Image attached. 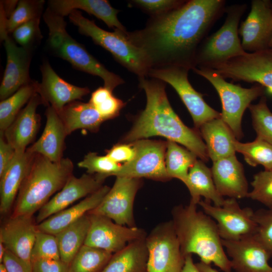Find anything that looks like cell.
I'll return each instance as SVG.
<instances>
[{
  "instance_id": "cell-1",
  "label": "cell",
  "mask_w": 272,
  "mask_h": 272,
  "mask_svg": "<svg viewBox=\"0 0 272 272\" xmlns=\"http://www.w3.org/2000/svg\"><path fill=\"white\" fill-rule=\"evenodd\" d=\"M224 0H189L153 16L140 30L126 32L145 53L151 69L169 65L195 67L197 50L215 22L225 13Z\"/></svg>"
},
{
  "instance_id": "cell-2",
  "label": "cell",
  "mask_w": 272,
  "mask_h": 272,
  "mask_svg": "<svg viewBox=\"0 0 272 272\" xmlns=\"http://www.w3.org/2000/svg\"><path fill=\"white\" fill-rule=\"evenodd\" d=\"M151 78H139L140 87L146 93V106L122 141L131 143L151 137H163L182 145L201 161L207 162V147L199 132L186 126L174 112L167 96L165 83Z\"/></svg>"
},
{
  "instance_id": "cell-3",
  "label": "cell",
  "mask_w": 272,
  "mask_h": 272,
  "mask_svg": "<svg viewBox=\"0 0 272 272\" xmlns=\"http://www.w3.org/2000/svg\"><path fill=\"white\" fill-rule=\"evenodd\" d=\"M190 201L175 206L171 220L183 255H197L200 261L212 263L224 272H231V260L222 243L216 222Z\"/></svg>"
},
{
  "instance_id": "cell-4",
  "label": "cell",
  "mask_w": 272,
  "mask_h": 272,
  "mask_svg": "<svg viewBox=\"0 0 272 272\" xmlns=\"http://www.w3.org/2000/svg\"><path fill=\"white\" fill-rule=\"evenodd\" d=\"M71 159L63 158L53 162L34 154L27 175L13 206L12 216H33L59 191L73 175Z\"/></svg>"
},
{
  "instance_id": "cell-5",
  "label": "cell",
  "mask_w": 272,
  "mask_h": 272,
  "mask_svg": "<svg viewBox=\"0 0 272 272\" xmlns=\"http://www.w3.org/2000/svg\"><path fill=\"white\" fill-rule=\"evenodd\" d=\"M43 17L49 30L48 45L55 55L80 71L99 77L104 82V86L112 91L124 83L121 77L108 71L69 35L63 17L47 8Z\"/></svg>"
},
{
  "instance_id": "cell-6",
  "label": "cell",
  "mask_w": 272,
  "mask_h": 272,
  "mask_svg": "<svg viewBox=\"0 0 272 272\" xmlns=\"http://www.w3.org/2000/svg\"><path fill=\"white\" fill-rule=\"evenodd\" d=\"M69 18L81 34L91 37L95 44L110 52L119 63L139 78L148 77L151 69L148 59L142 50L128 38L127 31H106L83 16L79 10L72 11Z\"/></svg>"
},
{
  "instance_id": "cell-7",
  "label": "cell",
  "mask_w": 272,
  "mask_h": 272,
  "mask_svg": "<svg viewBox=\"0 0 272 272\" xmlns=\"http://www.w3.org/2000/svg\"><path fill=\"white\" fill-rule=\"evenodd\" d=\"M246 9L245 4L226 7V17L222 26L200 45L196 54L195 67H211L246 53L238 32L239 22Z\"/></svg>"
},
{
  "instance_id": "cell-8",
  "label": "cell",
  "mask_w": 272,
  "mask_h": 272,
  "mask_svg": "<svg viewBox=\"0 0 272 272\" xmlns=\"http://www.w3.org/2000/svg\"><path fill=\"white\" fill-rule=\"evenodd\" d=\"M192 70L207 80L216 89L222 103V119L236 139H241L243 137L241 127L243 113L253 101L263 96L264 88L257 84L250 88H243L227 82L225 78L209 67H195Z\"/></svg>"
},
{
  "instance_id": "cell-9",
  "label": "cell",
  "mask_w": 272,
  "mask_h": 272,
  "mask_svg": "<svg viewBox=\"0 0 272 272\" xmlns=\"http://www.w3.org/2000/svg\"><path fill=\"white\" fill-rule=\"evenodd\" d=\"M190 68L181 65H169L150 70L148 77L171 85L178 94L193 119L195 128L212 119L221 117V113L210 106L203 95L196 91L188 79Z\"/></svg>"
},
{
  "instance_id": "cell-10",
  "label": "cell",
  "mask_w": 272,
  "mask_h": 272,
  "mask_svg": "<svg viewBox=\"0 0 272 272\" xmlns=\"http://www.w3.org/2000/svg\"><path fill=\"white\" fill-rule=\"evenodd\" d=\"M147 272H182V254L171 220L156 225L147 235Z\"/></svg>"
},
{
  "instance_id": "cell-11",
  "label": "cell",
  "mask_w": 272,
  "mask_h": 272,
  "mask_svg": "<svg viewBox=\"0 0 272 272\" xmlns=\"http://www.w3.org/2000/svg\"><path fill=\"white\" fill-rule=\"evenodd\" d=\"M203 212L214 219L222 239L239 240L255 236L257 225L250 208H241L236 198L225 199L222 206L200 199L198 203Z\"/></svg>"
},
{
  "instance_id": "cell-12",
  "label": "cell",
  "mask_w": 272,
  "mask_h": 272,
  "mask_svg": "<svg viewBox=\"0 0 272 272\" xmlns=\"http://www.w3.org/2000/svg\"><path fill=\"white\" fill-rule=\"evenodd\" d=\"M225 79L259 84L272 95V49L233 58L210 67Z\"/></svg>"
},
{
  "instance_id": "cell-13",
  "label": "cell",
  "mask_w": 272,
  "mask_h": 272,
  "mask_svg": "<svg viewBox=\"0 0 272 272\" xmlns=\"http://www.w3.org/2000/svg\"><path fill=\"white\" fill-rule=\"evenodd\" d=\"M135 155L129 162L121 165L115 176L167 181L169 176L165 165L167 142L142 139L131 143Z\"/></svg>"
},
{
  "instance_id": "cell-14",
  "label": "cell",
  "mask_w": 272,
  "mask_h": 272,
  "mask_svg": "<svg viewBox=\"0 0 272 272\" xmlns=\"http://www.w3.org/2000/svg\"><path fill=\"white\" fill-rule=\"evenodd\" d=\"M141 185V179L116 177L113 186L100 204L88 213L104 216L121 225L136 227L133 203Z\"/></svg>"
},
{
  "instance_id": "cell-15",
  "label": "cell",
  "mask_w": 272,
  "mask_h": 272,
  "mask_svg": "<svg viewBox=\"0 0 272 272\" xmlns=\"http://www.w3.org/2000/svg\"><path fill=\"white\" fill-rule=\"evenodd\" d=\"M90 225L84 245L112 254L129 243L147 236L143 229L118 224L104 216L89 214Z\"/></svg>"
},
{
  "instance_id": "cell-16",
  "label": "cell",
  "mask_w": 272,
  "mask_h": 272,
  "mask_svg": "<svg viewBox=\"0 0 272 272\" xmlns=\"http://www.w3.org/2000/svg\"><path fill=\"white\" fill-rule=\"evenodd\" d=\"M244 50L252 53L270 48L272 8L269 0H252L251 10L238 29Z\"/></svg>"
},
{
  "instance_id": "cell-17",
  "label": "cell",
  "mask_w": 272,
  "mask_h": 272,
  "mask_svg": "<svg viewBox=\"0 0 272 272\" xmlns=\"http://www.w3.org/2000/svg\"><path fill=\"white\" fill-rule=\"evenodd\" d=\"M0 37L1 40L4 41L7 55V64L0 86L2 101L33 80L29 75L31 49L18 46L5 28H0Z\"/></svg>"
},
{
  "instance_id": "cell-18",
  "label": "cell",
  "mask_w": 272,
  "mask_h": 272,
  "mask_svg": "<svg viewBox=\"0 0 272 272\" xmlns=\"http://www.w3.org/2000/svg\"><path fill=\"white\" fill-rule=\"evenodd\" d=\"M105 179L97 174H84L80 177L73 175L38 211L37 224L66 208L75 201L93 193L103 185Z\"/></svg>"
},
{
  "instance_id": "cell-19",
  "label": "cell",
  "mask_w": 272,
  "mask_h": 272,
  "mask_svg": "<svg viewBox=\"0 0 272 272\" xmlns=\"http://www.w3.org/2000/svg\"><path fill=\"white\" fill-rule=\"evenodd\" d=\"M42 81L38 83L37 93L43 104L51 106L57 113L67 104L83 97L90 93L87 87L72 85L60 78L45 60L41 66Z\"/></svg>"
},
{
  "instance_id": "cell-20",
  "label": "cell",
  "mask_w": 272,
  "mask_h": 272,
  "mask_svg": "<svg viewBox=\"0 0 272 272\" xmlns=\"http://www.w3.org/2000/svg\"><path fill=\"white\" fill-rule=\"evenodd\" d=\"M37 225L33 216H11L0 230V240L6 248L32 268L31 253Z\"/></svg>"
},
{
  "instance_id": "cell-21",
  "label": "cell",
  "mask_w": 272,
  "mask_h": 272,
  "mask_svg": "<svg viewBox=\"0 0 272 272\" xmlns=\"http://www.w3.org/2000/svg\"><path fill=\"white\" fill-rule=\"evenodd\" d=\"M235 272H272L270 256L255 236L239 240L222 239Z\"/></svg>"
},
{
  "instance_id": "cell-22",
  "label": "cell",
  "mask_w": 272,
  "mask_h": 272,
  "mask_svg": "<svg viewBox=\"0 0 272 272\" xmlns=\"http://www.w3.org/2000/svg\"><path fill=\"white\" fill-rule=\"evenodd\" d=\"M211 169L216 188L222 196L241 199L247 197L248 183L242 164L235 155L213 162Z\"/></svg>"
},
{
  "instance_id": "cell-23",
  "label": "cell",
  "mask_w": 272,
  "mask_h": 272,
  "mask_svg": "<svg viewBox=\"0 0 272 272\" xmlns=\"http://www.w3.org/2000/svg\"><path fill=\"white\" fill-rule=\"evenodd\" d=\"M41 104L43 101L40 96L35 93L4 132L6 140L16 151H26L27 147L35 139L40 125V117L36 110Z\"/></svg>"
},
{
  "instance_id": "cell-24",
  "label": "cell",
  "mask_w": 272,
  "mask_h": 272,
  "mask_svg": "<svg viewBox=\"0 0 272 272\" xmlns=\"http://www.w3.org/2000/svg\"><path fill=\"white\" fill-rule=\"evenodd\" d=\"M46 121L42 133L38 140L27 149L32 154L41 155L53 162L63 158L66 137L64 125L56 111L48 106L45 112Z\"/></svg>"
},
{
  "instance_id": "cell-25",
  "label": "cell",
  "mask_w": 272,
  "mask_h": 272,
  "mask_svg": "<svg viewBox=\"0 0 272 272\" xmlns=\"http://www.w3.org/2000/svg\"><path fill=\"white\" fill-rule=\"evenodd\" d=\"M34 154L16 151L7 169L0 176V213L7 215L13 208Z\"/></svg>"
},
{
  "instance_id": "cell-26",
  "label": "cell",
  "mask_w": 272,
  "mask_h": 272,
  "mask_svg": "<svg viewBox=\"0 0 272 272\" xmlns=\"http://www.w3.org/2000/svg\"><path fill=\"white\" fill-rule=\"evenodd\" d=\"M48 7L52 12L63 17L74 10H82L103 21L110 28L126 31L117 18L119 11L106 0H50Z\"/></svg>"
},
{
  "instance_id": "cell-27",
  "label": "cell",
  "mask_w": 272,
  "mask_h": 272,
  "mask_svg": "<svg viewBox=\"0 0 272 272\" xmlns=\"http://www.w3.org/2000/svg\"><path fill=\"white\" fill-rule=\"evenodd\" d=\"M110 188L102 186L93 193L85 197L78 203L56 213L37 224L38 230L56 235L65 227L75 222L101 202Z\"/></svg>"
},
{
  "instance_id": "cell-28",
  "label": "cell",
  "mask_w": 272,
  "mask_h": 272,
  "mask_svg": "<svg viewBox=\"0 0 272 272\" xmlns=\"http://www.w3.org/2000/svg\"><path fill=\"white\" fill-rule=\"evenodd\" d=\"M199 129L213 162L235 155L237 139L221 117L205 122Z\"/></svg>"
},
{
  "instance_id": "cell-29",
  "label": "cell",
  "mask_w": 272,
  "mask_h": 272,
  "mask_svg": "<svg viewBox=\"0 0 272 272\" xmlns=\"http://www.w3.org/2000/svg\"><path fill=\"white\" fill-rule=\"evenodd\" d=\"M184 184L190 195V202L198 205L201 197L205 200L222 206L225 199L218 191L214 182L211 169L200 160H197L190 169Z\"/></svg>"
},
{
  "instance_id": "cell-30",
  "label": "cell",
  "mask_w": 272,
  "mask_h": 272,
  "mask_svg": "<svg viewBox=\"0 0 272 272\" xmlns=\"http://www.w3.org/2000/svg\"><path fill=\"white\" fill-rule=\"evenodd\" d=\"M58 114L67 135L79 129L97 132L104 121L99 113L89 102H72L65 105Z\"/></svg>"
},
{
  "instance_id": "cell-31",
  "label": "cell",
  "mask_w": 272,
  "mask_h": 272,
  "mask_svg": "<svg viewBox=\"0 0 272 272\" xmlns=\"http://www.w3.org/2000/svg\"><path fill=\"white\" fill-rule=\"evenodd\" d=\"M146 237L133 241L113 253L102 272H147Z\"/></svg>"
},
{
  "instance_id": "cell-32",
  "label": "cell",
  "mask_w": 272,
  "mask_h": 272,
  "mask_svg": "<svg viewBox=\"0 0 272 272\" xmlns=\"http://www.w3.org/2000/svg\"><path fill=\"white\" fill-rule=\"evenodd\" d=\"M90 225V217L87 213L55 235L59 247L60 259L67 265H70L84 245Z\"/></svg>"
},
{
  "instance_id": "cell-33",
  "label": "cell",
  "mask_w": 272,
  "mask_h": 272,
  "mask_svg": "<svg viewBox=\"0 0 272 272\" xmlns=\"http://www.w3.org/2000/svg\"><path fill=\"white\" fill-rule=\"evenodd\" d=\"M196 158L187 149L173 141H167L165 165L167 172L171 179L177 178L184 183L190 169L197 160Z\"/></svg>"
},
{
  "instance_id": "cell-34",
  "label": "cell",
  "mask_w": 272,
  "mask_h": 272,
  "mask_svg": "<svg viewBox=\"0 0 272 272\" xmlns=\"http://www.w3.org/2000/svg\"><path fill=\"white\" fill-rule=\"evenodd\" d=\"M38 83L32 81L0 103V131L4 132L13 122L22 107L37 93Z\"/></svg>"
},
{
  "instance_id": "cell-35",
  "label": "cell",
  "mask_w": 272,
  "mask_h": 272,
  "mask_svg": "<svg viewBox=\"0 0 272 272\" xmlns=\"http://www.w3.org/2000/svg\"><path fill=\"white\" fill-rule=\"evenodd\" d=\"M113 254L84 245L69 265L68 272H102Z\"/></svg>"
},
{
  "instance_id": "cell-36",
  "label": "cell",
  "mask_w": 272,
  "mask_h": 272,
  "mask_svg": "<svg viewBox=\"0 0 272 272\" xmlns=\"http://www.w3.org/2000/svg\"><path fill=\"white\" fill-rule=\"evenodd\" d=\"M236 151L243 155L245 161L255 167L260 165L265 170H272V144L256 137L251 142L242 143L236 141Z\"/></svg>"
},
{
  "instance_id": "cell-37",
  "label": "cell",
  "mask_w": 272,
  "mask_h": 272,
  "mask_svg": "<svg viewBox=\"0 0 272 272\" xmlns=\"http://www.w3.org/2000/svg\"><path fill=\"white\" fill-rule=\"evenodd\" d=\"M112 91L105 86L100 87L92 93L89 102L104 121L118 115L125 104L121 100L113 95Z\"/></svg>"
},
{
  "instance_id": "cell-38",
  "label": "cell",
  "mask_w": 272,
  "mask_h": 272,
  "mask_svg": "<svg viewBox=\"0 0 272 272\" xmlns=\"http://www.w3.org/2000/svg\"><path fill=\"white\" fill-rule=\"evenodd\" d=\"M45 1L43 0H20L6 23L9 34L19 26L37 18H40Z\"/></svg>"
},
{
  "instance_id": "cell-39",
  "label": "cell",
  "mask_w": 272,
  "mask_h": 272,
  "mask_svg": "<svg viewBox=\"0 0 272 272\" xmlns=\"http://www.w3.org/2000/svg\"><path fill=\"white\" fill-rule=\"evenodd\" d=\"M257 137L272 144V112L267 105L266 98L261 96L258 103L248 107Z\"/></svg>"
},
{
  "instance_id": "cell-40",
  "label": "cell",
  "mask_w": 272,
  "mask_h": 272,
  "mask_svg": "<svg viewBox=\"0 0 272 272\" xmlns=\"http://www.w3.org/2000/svg\"><path fill=\"white\" fill-rule=\"evenodd\" d=\"M78 167L86 169L89 174H97L104 179L115 176L121 164H118L106 155L100 156L95 152H89L77 164Z\"/></svg>"
},
{
  "instance_id": "cell-41",
  "label": "cell",
  "mask_w": 272,
  "mask_h": 272,
  "mask_svg": "<svg viewBox=\"0 0 272 272\" xmlns=\"http://www.w3.org/2000/svg\"><path fill=\"white\" fill-rule=\"evenodd\" d=\"M41 258L60 259V256L55 235L37 229L31 253V262Z\"/></svg>"
},
{
  "instance_id": "cell-42",
  "label": "cell",
  "mask_w": 272,
  "mask_h": 272,
  "mask_svg": "<svg viewBox=\"0 0 272 272\" xmlns=\"http://www.w3.org/2000/svg\"><path fill=\"white\" fill-rule=\"evenodd\" d=\"M253 189L247 197L272 208V170L260 171L253 177L251 183Z\"/></svg>"
},
{
  "instance_id": "cell-43",
  "label": "cell",
  "mask_w": 272,
  "mask_h": 272,
  "mask_svg": "<svg viewBox=\"0 0 272 272\" xmlns=\"http://www.w3.org/2000/svg\"><path fill=\"white\" fill-rule=\"evenodd\" d=\"M253 219L257 225L255 237L272 257V208L254 212Z\"/></svg>"
},
{
  "instance_id": "cell-44",
  "label": "cell",
  "mask_w": 272,
  "mask_h": 272,
  "mask_svg": "<svg viewBox=\"0 0 272 272\" xmlns=\"http://www.w3.org/2000/svg\"><path fill=\"white\" fill-rule=\"evenodd\" d=\"M40 21V18H37L19 26L12 32L13 39L20 46L32 50L42 38Z\"/></svg>"
},
{
  "instance_id": "cell-45",
  "label": "cell",
  "mask_w": 272,
  "mask_h": 272,
  "mask_svg": "<svg viewBox=\"0 0 272 272\" xmlns=\"http://www.w3.org/2000/svg\"><path fill=\"white\" fill-rule=\"evenodd\" d=\"M179 0H134L131 3L152 15V17L165 14L185 2Z\"/></svg>"
},
{
  "instance_id": "cell-46",
  "label": "cell",
  "mask_w": 272,
  "mask_h": 272,
  "mask_svg": "<svg viewBox=\"0 0 272 272\" xmlns=\"http://www.w3.org/2000/svg\"><path fill=\"white\" fill-rule=\"evenodd\" d=\"M135 155L132 143L118 144L107 151L106 155L115 162L121 164L130 162Z\"/></svg>"
},
{
  "instance_id": "cell-47",
  "label": "cell",
  "mask_w": 272,
  "mask_h": 272,
  "mask_svg": "<svg viewBox=\"0 0 272 272\" xmlns=\"http://www.w3.org/2000/svg\"><path fill=\"white\" fill-rule=\"evenodd\" d=\"M69 268L61 259L41 258L32 261V272H68Z\"/></svg>"
},
{
  "instance_id": "cell-48",
  "label": "cell",
  "mask_w": 272,
  "mask_h": 272,
  "mask_svg": "<svg viewBox=\"0 0 272 272\" xmlns=\"http://www.w3.org/2000/svg\"><path fill=\"white\" fill-rule=\"evenodd\" d=\"M16 151L0 131V176L3 175L14 158Z\"/></svg>"
},
{
  "instance_id": "cell-49",
  "label": "cell",
  "mask_w": 272,
  "mask_h": 272,
  "mask_svg": "<svg viewBox=\"0 0 272 272\" xmlns=\"http://www.w3.org/2000/svg\"><path fill=\"white\" fill-rule=\"evenodd\" d=\"M8 272H32V268L13 253L6 250L3 262Z\"/></svg>"
},
{
  "instance_id": "cell-50",
  "label": "cell",
  "mask_w": 272,
  "mask_h": 272,
  "mask_svg": "<svg viewBox=\"0 0 272 272\" xmlns=\"http://www.w3.org/2000/svg\"><path fill=\"white\" fill-rule=\"evenodd\" d=\"M19 1L17 0L1 1V6L3 8L5 14L8 19L15 10Z\"/></svg>"
},
{
  "instance_id": "cell-51",
  "label": "cell",
  "mask_w": 272,
  "mask_h": 272,
  "mask_svg": "<svg viewBox=\"0 0 272 272\" xmlns=\"http://www.w3.org/2000/svg\"><path fill=\"white\" fill-rule=\"evenodd\" d=\"M182 272H200L195 263L193 262L192 255L185 256L184 264Z\"/></svg>"
},
{
  "instance_id": "cell-52",
  "label": "cell",
  "mask_w": 272,
  "mask_h": 272,
  "mask_svg": "<svg viewBox=\"0 0 272 272\" xmlns=\"http://www.w3.org/2000/svg\"><path fill=\"white\" fill-rule=\"evenodd\" d=\"M196 266L200 272H218L216 269L212 268L211 265L201 261L196 263Z\"/></svg>"
},
{
  "instance_id": "cell-53",
  "label": "cell",
  "mask_w": 272,
  "mask_h": 272,
  "mask_svg": "<svg viewBox=\"0 0 272 272\" xmlns=\"http://www.w3.org/2000/svg\"><path fill=\"white\" fill-rule=\"evenodd\" d=\"M7 249L3 241L0 240V263L3 262V258Z\"/></svg>"
},
{
  "instance_id": "cell-54",
  "label": "cell",
  "mask_w": 272,
  "mask_h": 272,
  "mask_svg": "<svg viewBox=\"0 0 272 272\" xmlns=\"http://www.w3.org/2000/svg\"><path fill=\"white\" fill-rule=\"evenodd\" d=\"M0 272H8L5 265L3 263L0 264Z\"/></svg>"
},
{
  "instance_id": "cell-55",
  "label": "cell",
  "mask_w": 272,
  "mask_h": 272,
  "mask_svg": "<svg viewBox=\"0 0 272 272\" xmlns=\"http://www.w3.org/2000/svg\"><path fill=\"white\" fill-rule=\"evenodd\" d=\"M271 8H272V1H271ZM270 48L272 49V40L270 44Z\"/></svg>"
}]
</instances>
